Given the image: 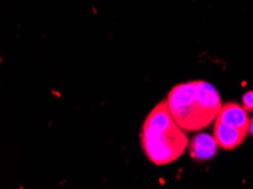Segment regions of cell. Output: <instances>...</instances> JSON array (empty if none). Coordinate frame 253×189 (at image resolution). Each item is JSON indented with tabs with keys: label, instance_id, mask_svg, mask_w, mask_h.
<instances>
[{
	"label": "cell",
	"instance_id": "obj_1",
	"mask_svg": "<svg viewBox=\"0 0 253 189\" xmlns=\"http://www.w3.org/2000/svg\"><path fill=\"white\" fill-rule=\"evenodd\" d=\"M166 100L175 121L185 132H198L208 127L223 107L216 87L205 80L178 84Z\"/></svg>",
	"mask_w": 253,
	"mask_h": 189
},
{
	"label": "cell",
	"instance_id": "obj_2",
	"mask_svg": "<svg viewBox=\"0 0 253 189\" xmlns=\"http://www.w3.org/2000/svg\"><path fill=\"white\" fill-rule=\"evenodd\" d=\"M145 156L156 165H165L178 159L189 146V140L178 123L158 132L141 134Z\"/></svg>",
	"mask_w": 253,
	"mask_h": 189
},
{
	"label": "cell",
	"instance_id": "obj_3",
	"mask_svg": "<svg viewBox=\"0 0 253 189\" xmlns=\"http://www.w3.org/2000/svg\"><path fill=\"white\" fill-rule=\"evenodd\" d=\"M248 130L237 128L227 123L216 120L213 127V137L223 150H234L242 144L248 135Z\"/></svg>",
	"mask_w": 253,
	"mask_h": 189
},
{
	"label": "cell",
	"instance_id": "obj_4",
	"mask_svg": "<svg viewBox=\"0 0 253 189\" xmlns=\"http://www.w3.org/2000/svg\"><path fill=\"white\" fill-rule=\"evenodd\" d=\"M218 144L213 135L199 133L191 140L189 144L190 155L197 161L210 160L216 155Z\"/></svg>",
	"mask_w": 253,
	"mask_h": 189
},
{
	"label": "cell",
	"instance_id": "obj_5",
	"mask_svg": "<svg viewBox=\"0 0 253 189\" xmlns=\"http://www.w3.org/2000/svg\"><path fill=\"white\" fill-rule=\"evenodd\" d=\"M216 120L249 132L250 118H249L248 111L245 110L244 107L237 103L229 102L224 104L217 115Z\"/></svg>",
	"mask_w": 253,
	"mask_h": 189
},
{
	"label": "cell",
	"instance_id": "obj_6",
	"mask_svg": "<svg viewBox=\"0 0 253 189\" xmlns=\"http://www.w3.org/2000/svg\"><path fill=\"white\" fill-rule=\"evenodd\" d=\"M242 102L248 113H253V91H249L243 95Z\"/></svg>",
	"mask_w": 253,
	"mask_h": 189
},
{
	"label": "cell",
	"instance_id": "obj_7",
	"mask_svg": "<svg viewBox=\"0 0 253 189\" xmlns=\"http://www.w3.org/2000/svg\"><path fill=\"white\" fill-rule=\"evenodd\" d=\"M249 133L253 135V118L250 119V126H249Z\"/></svg>",
	"mask_w": 253,
	"mask_h": 189
}]
</instances>
